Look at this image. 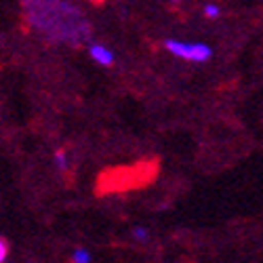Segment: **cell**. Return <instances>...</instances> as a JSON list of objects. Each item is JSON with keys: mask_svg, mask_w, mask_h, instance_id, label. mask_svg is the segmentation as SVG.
I'll return each instance as SVG.
<instances>
[{"mask_svg": "<svg viewBox=\"0 0 263 263\" xmlns=\"http://www.w3.org/2000/svg\"><path fill=\"white\" fill-rule=\"evenodd\" d=\"M28 24L51 42L78 45L89 38V24L82 13L63 0H21Z\"/></svg>", "mask_w": 263, "mask_h": 263, "instance_id": "1", "label": "cell"}, {"mask_svg": "<svg viewBox=\"0 0 263 263\" xmlns=\"http://www.w3.org/2000/svg\"><path fill=\"white\" fill-rule=\"evenodd\" d=\"M164 49L185 61H194V63H204L211 59L213 51L209 45L204 42H185V40H166L164 42Z\"/></svg>", "mask_w": 263, "mask_h": 263, "instance_id": "2", "label": "cell"}, {"mask_svg": "<svg viewBox=\"0 0 263 263\" xmlns=\"http://www.w3.org/2000/svg\"><path fill=\"white\" fill-rule=\"evenodd\" d=\"M89 55H91V59H93L95 63L103 65V68H107V65L114 63V51H109V49L103 47V45H91Z\"/></svg>", "mask_w": 263, "mask_h": 263, "instance_id": "3", "label": "cell"}, {"mask_svg": "<svg viewBox=\"0 0 263 263\" xmlns=\"http://www.w3.org/2000/svg\"><path fill=\"white\" fill-rule=\"evenodd\" d=\"M55 166H57L59 171H68V166H70L68 152H63V149H57V152H55Z\"/></svg>", "mask_w": 263, "mask_h": 263, "instance_id": "4", "label": "cell"}, {"mask_svg": "<svg viewBox=\"0 0 263 263\" xmlns=\"http://www.w3.org/2000/svg\"><path fill=\"white\" fill-rule=\"evenodd\" d=\"M72 261L74 263H89L91 261V253L86 249H76L74 255H72Z\"/></svg>", "mask_w": 263, "mask_h": 263, "instance_id": "5", "label": "cell"}, {"mask_svg": "<svg viewBox=\"0 0 263 263\" xmlns=\"http://www.w3.org/2000/svg\"><path fill=\"white\" fill-rule=\"evenodd\" d=\"M130 234H133V238L137 240V242H147V238H149V232L141 226H135L133 230H130Z\"/></svg>", "mask_w": 263, "mask_h": 263, "instance_id": "6", "label": "cell"}, {"mask_svg": "<svg viewBox=\"0 0 263 263\" xmlns=\"http://www.w3.org/2000/svg\"><path fill=\"white\" fill-rule=\"evenodd\" d=\"M202 13H204V17H206V19H217L219 15H221V9H219L217 5H204Z\"/></svg>", "mask_w": 263, "mask_h": 263, "instance_id": "7", "label": "cell"}, {"mask_svg": "<svg viewBox=\"0 0 263 263\" xmlns=\"http://www.w3.org/2000/svg\"><path fill=\"white\" fill-rule=\"evenodd\" d=\"M9 259V242L5 238H0V261H7Z\"/></svg>", "mask_w": 263, "mask_h": 263, "instance_id": "8", "label": "cell"}, {"mask_svg": "<svg viewBox=\"0 0 263 263\" xmlns=\"http://www.w3.org/2000/svg\"><path fill=\"white\" fill-rule=\"evenodd\" d=\"M89 3H99V0H89Z\"/></svg>", "mask_w": 263, "mask_h": 263, "instance_id": "9", "label": "cell"}]
</instances>
